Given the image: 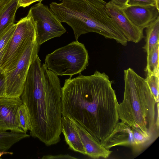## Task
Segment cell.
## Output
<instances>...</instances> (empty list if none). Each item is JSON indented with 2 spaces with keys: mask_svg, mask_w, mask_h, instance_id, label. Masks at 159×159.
I'll list each match as a JSON object with an SVG mask.
<instances>
[{
  "mask_svg": "<svg viewBox=\"0 0 159 159\" xmlns=\"http://www.w3.org/2000/svg\"><path fill=\"white\" fill-rule=\"evenodd\" d=\"M124 80L123 100L117 107L119 119L156 139L159 135V103L145 79L132 69L124 70Z\"/></svg>",
  "mask_w": 159,
  "mask_h": 159,
  "instance_id": "cell-4",
  "label": "cell"
},
{
  "mask_svg": "<svg viewBox=\"0 0 159 159\" xmlns=\"http://www.w3.org/2000/svg\"><path fill=\"white\" fill-rule=\"evenodd\" d=\"M8 0H0V7L6 3Z\"/></svg>",
  "mask_w": 159,
  "mask_h": 159,
  "instance_id": "cell-28",
  "label": "cell"
},
{
  "mask_svg": "<svg viewBox=\"0 0 159 159\" xmlns=\"http://www.w3.org/2000/svg\"><path fill=\"white\" fill-rule=\"evenodd\" d=\"M89 59L84 44L76 40L47 55L45 63L48 69L57 75H68L71 78L86 68Z\"/></svg>",
  "mask_w": 159,
  "mask_h": 159,
  "instance_id": "cell-5",
  "label": "cell"
},
{
  "mask_svg": "<svg viewBox=\"0 0 159 159\" xmlns=\"http://www.w3.org/2000/svg\"><path fill=\"white\" fill-rule=\"evenodd\" d=\"M61 124V133L69 148L75 152L85 155L84 148L73 119L62 116Z\"/></svg>",
  "mask_w": 159,
  "mask_h": 159,
  "instance_id": "cell-14",
  "label": "cell"
},
{
  "mask_svg": "<svg viewBox=\"0 0 159 159\" xmlns=\"http://www.w3.org/2000/svg\"><path fill=\"white\" fill-rule=\"evenodd\" d=\"M19 0H8L0 7V36L14 24Z\"/></svg>",
  "mask_w": 159,
  "mask_h": 159,
  "instance_id": "cell-15",
  "label": "cell"
},
{
  "mask_svg": "<svg viewBox=\"0 0 159 159\" xmlns=\"http://www.w3.org/2000/svg\"><path fill=\"white\" fill-rule=\"evenodd\" d=\"M59 0V1H62L63 0ZM98 0L105 4H106V2L103 0Z\"/></svg>",
  "mask_w": 159,
  "mask_h": 159,
  "instance_id": "cell-29",
  "label": "cell"
},
{
  "mask_svg": "<svg viewBox=\"0 0 159 159\" xmlns=\"http://www.w3.org/2000/svg\"><path fill=\"white\" fill-rule=\"evenodd\" d=\"M132 129L134 145L132 148L133 152L138 154L149 146L156 139L150 135L137 128L131 127Z\"/></svg>",
  "mask_w": 159,
  "mask_h": 159,
  "instance_id": "cell-16",
  "label": "cell"
},
{
  "mask_svg": "<svg viewBox=\"0 0 159 159\" xmlns=\"http://www.w3.org/2000/svg\"><path fill=\"white\" fill-rule=\"evenodd\" d=\"M32 3V0H19L18 2L19 7L25 8L28 7Z\"/></svg>",
  "mask_w": 159,
  "mask_h": 159,
  "instance_id": "cell-27",
  "label": "cell"
},
{
  "mask_svg": "<svg viewBox=\"0 0 159 159\" xmlns=\"http://www.w3.org/2000/svg\"><path fill=\"white\" fill-rule=\"evenodd\" d=\"M134 143L131 127L121 121L116 124L103 146L108 149L118 146L132 148Z\"/></svg>",
  "mask_w": 159,
  "mask_h": 159,
  "instance_id": "cell-13",
  "label": "cell"
},
{
  "mask_svg": "<svg viewBox=\"0 0 159 159\" xmlns=\"http://www.w3.org/2000/svg\"><path fill=\"white\" fill-rule=\"evenodd\" d=\"M129 6L153 5L159 8V0H129Z\"/></svg>",
  "mask_w": 159,
  "mask_h": 159,
  "instance_id": "cell-23",
  "label": "cell"
},
{
  "mask_svg": "<svg viewBox=\"0 0 159 159\" xmlns=\"http://www.w3.org/2000/svg\"><path fill=\"white\" fill-rule=\"evenodd\" d=\"M23 103L20 97L0 98V130L24 132L19 126L18 112Z\"/></svg>",
  "mask_w": 159,
  "mask_h": 159,
  "instance_id": "cell-9",
  "label": "cell"
},
{
  "mask_svg": "<svg viewBox=\"0 0 159 159\" xmlns=\"http://www.w3.org/2000/svg\"><path fill=\"white\" fill-rule=\"evenodd\" d=\"M37 39L28 47L11 70L5 72L6 80V97H20L30 66L37 56L40 48Z\"/></svg>",
  "mask_w": 159,
  "mask_h": 159,
  "instance_id": "cell-7",
  "label": "cell"
},
{
  "mask_svg": "<svg viewBox=\"0 0 159 159\" xmlns=\"http://www.w3.org/2000/svg\"><path fill=\"white\" fill-rule=\"evenodd\" d=\"M43 0H39V2H41Z\"/></svg>",
  "mask_w": 159,
  "mask_h": 159,
  "instance_id": "cell-30",
  "label": "cell"
},
{
  "mask_svg": "<svg viewBox=\"0 0 159 159\" xmlns=\"http://www.w3.org/2000/svg\"><path fill=\"white\" fill-rule=\"evenodd\" d=\"M145 31V44L142 48L147 53L159 43V16L146 28Z\"/></svg>",
  "mask_w": 159,
  "mask_h": 159,
  "instance_id": "cell-17",
  "label": "cell"
},
{
  "mask_svg": "<svg viewBox=\"0 0 159 159\" xmlns=\"http://www.w3.org/2000/svg\"><path fill=\"white\" fill-rule=\"evenodd\" d=\"M105 7L112 20L116 24L128 42L137 43L144 37L143 30L139 29L129 20L122 9L111 1L106 3Z\"/></svg>",
  "mask_w": 159,
  "mask_h": 159,
  "instance_id": "cell-10",
  "label": "cell"
},
{
  "mask_svg": "<svg viewBox=\"0 0 159 159\" xmlns=\"http://www.w3.org/2000/svg\"></svg>",
  "mask_w": 159,
  "mask_h": 159,
  "instance_id": "cell-31",
  "label": "cell"
},
{
  "mask_svg": "<svg viewBox=\"0 0 159 159\" xmlns=\"http://www.w3.org/2000/svg\"><path fill=\"white\" fill-rule=\"evenodd\" d=\"M122 9L125 15L134 25L143 30L159 16L156 6H130Z\"/></svg>",
  "mask_w": 159,
  "mask_h": 159,
  "instance_id": "cell-11",
  "label": "cell"
},
{
  "mask_svg": "<svg viewBox=\"0 0 159 159\" xmlns=\"http://www.w3.org/2000/svg\"><path fill=\"white\" fill-rule=\"evenodd\" d=\"M73 120L85 152V155L94 159L108 157L112 152L96 141L85 129Z\"/></svg>",
  "mask_w": 159,
  "mask_h": 159,
  "instance_id": "cell-12",
  "label": "cell"
},
{
  "mask_svg": "<svg viewBox=\"0 0 159 159\" xmlns=\"http://www.w3.org/2000/svg\"><path fill=\"white\" fill-rule=\"evenodd\" d=\"M159 73L147 75L145 79L157 103H159Z\"/></svg>",
  "mask_w": 159,
  "mask_h": 159,
  "instance_id": "cell-21",
  "label": "cell"
},
{
  "mask_svg": "<svg viewBox=\"0 0 159 159\" xmlns=\"http://www.w3.org/2000/svg\"><path fill=\"white\" fill-rule=\"evenodd\" d=\"M6 80L5 72L0 69V98L6 97Z\"/></svg>",
  "mask_w": 159,
  "mask_h": 159,
  "instance_id": "cell-24",
  "label": "cell"
},
{
  "mask_svg": "<svg viewBox=\"0 0 159 159\" xmlns=\"http://www.w3.org/2000/svg\"><path fill=\"white\" fill-rule=\"evenodd\" d=\"M36 24L29 13L16 24L13 35L4 51L0 66L5 72L12 69L29 45L37 39Z\"/></svg>",
  "mask_w": 159,
  "mask_h": 159,
  "instance_id": "cell-6",
  "label": "cell"
},
{
  "mask_svg": "<svg viewBox=\"0 0 159 159\" xmlns=\"http://www.w3.org/2000/svg\"><path fill=\"white\" fill-rule=\"evenodd\" d=\"M19 118V126L25 133L31 130L29 116L27 108L23 103L19 107L18 111Z\"/></svg>",
  "mask_w": 159,
  "mask_h": 159,
  "instance_id": "cell-20",
  "label": "cell"
},
{
  "mask_svg": "<svg viewBox=\"0 0 159 159\" xmlns=\"http://www.w3.org/2000/svg\"><path fill=\"white\" fill-rule=\"evenodd\" d=\"M30 136L24 132L0 130V152L7 151L16 143Z\"/></svg>",
  "mask_w": 159,
  "mask_h": 159,
  "instance_id": "cell-18",
  "label": "cell"
},
{
  "mask_svg": "<svg viewBox=\"0 0 159 159\" xmlns=\"http://www.w3.org/2000/svg\"><path fill=\"white\" fill-rule=\"evenodd\" d=\"M111 1L120 8H124L129 6V0H111Z\"/></svg>",
  "mask_w": 159,
  "mask_h": 159,
  "instance_id": "cell-26",
  "label": "cell"
},
{
  "mask_svg": "<svg viewBox=\"0 0 159 159\" xmlns=\"http://www.w3.org/2000/svg\"><path fill=\"white\" fill-rule=\"evenodd\" d=\"M49 8L61 22L72 29L75 39L90 32L115 40L124 46L128 41L109 15L105 4L98 0H63Z\"/></svg>",
  "mask_w": 159,
  "mask_h": 159,
  "instance_id": "cell-3",
  "label": "cell"
},
{
  "mask_svg": "<svg viewBox=\"0 0 159 159\" xmlns=\"http://www.w3.org/2000/svg\"><path fill=\"white\" fill-rule=\"evenodd\" d=\"M20 98L29 116L30 136L47 146L59 142L62 116L60 81L38 55L30 66Z\"/></svg>",
  "mask_w": 159,
  "mask_h": 159,
  "instance_id": "cell-2",
  "label": "cell"
},
{
  "mask_svg": "<svg viewBox=\"0 0 159 159\" xmlns=\"http://www.w3.org/2000/svg\"><path fill=\"white\" fill-rule=\"evenodd\" d=\"M16 27V24L14 23L0 36V66L4 49L12 37Z\"/></svg>",
  "mask_w": 159,
  "mask_h": 159,
  "instance_id": "cell-22",
  "label": "cell"
},
{
  "mask_svg": "<svg viewBox=\"0 0 159 159\" xmlns=\"http://www.w3.org/2000/svg\"><path fill=\"white\" fill-rule=\"evenodd\" d=\"M28 13L36 22L37 41L40 45L66 32V29L59 19L48 6L41 2L32 7Z\"/></svg>",
  "mask_w": 159,
  "mask_h": 159,
  "instance_id": "cell-8",
  "label": "cell"
},
{
  "mask_svg": "<svg viewBox=\"0 0 159 159\" xmlns=\"http://www.w3.org/2000/svg\"><path fill=\"white\" fill-rule=\"evenodd\" d=\"M42 159H76V158L73 157L68 154H60L55 155H49L44 156Z\"/></svg>",
  "mask_w": 159,
  "mask_h": 159,
  "instance_id": "cell-25",
  "label": "cell"
},
{
  "mask_svg": "<svg viewBox=\"0 0 159 159\" xmlns=\"http://www.w3.org/2000/svg\"><path fill=\"white\" fill-rule=\"evenodd\" d=\"M159 43L147 53V64L145 70L147 75L159 73Z\"/></svg>",
  "mask_w": 159,
  "mask_h": 159,
  "instance_id": "cell-19",
  "label": "cell"
},
{
  "mask_svg": "<svg viewBox=\"0 0 159 159\" xmlns=\"http://www.w3.org/2000/svg\"><path fill=\"white\" fill-rule=\"evenodd\" d=\"M112 84L104 72L96 70L70 77L62 87V116L77 121L102 146L119 120Z\"/></svg>",
  "mask_w": 159,
  "mask_h": 159,
  "instance_id": "cell-1",
  "label": "cell"
}]
</instances>
